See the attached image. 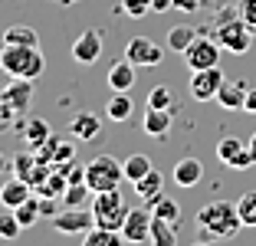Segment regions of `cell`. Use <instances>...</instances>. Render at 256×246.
Here are the masks:
<instances>
[{
    "instance_id": "23",
    "label": "cell",
    "mask_w": 256,
    "mask_h": 246,
    "mask_svg": "<svg viewBox=\"0 0 256 246\" xmlns=\"http://www.w3.org/2000/svg\"><path fill=\"white\" fill-rule=\"evenodd\" d=\"M20 132H23V138H26V148H33V151L43 148L46 138L53 134V132H50V125H46V118H30V122H23Z\"/></svg>"
},
{
    "instance_id": "6",
    "label": "cell",
    "mask_w": 256,
    "mask_h": 246,
    "mask_svg": "<svg viewBox=\"0 0 256 246\" xmlns=\"http://www.w3.org/2000/svg\"><path fill=\"white\" fill-rule=\"evenodd\" d=\"M220 52H224V46H220L214 36H200V33H197V40L181 52V56H184V62H188V69L194 72V69L220 66Z\"/></svg>"
},
{
    "instance_id": "40",
    "label": "cell",
    "mask_w": 256,
    "mask_h": 246,
    "mask_svg": "<svg viewBox=\"0 0 256 246\" xmlns=\"http://www.w3.org/2000/svg\"><path fill=\"white\" fill-rule=\"evenodd\" d=\"M174 7L184 10V14H197V10L204 7V0H174Z\"/></svg>"
},
{
    "instance_id": "27",
    "label": "cell",
    "mask_w": 256,
    "mask_h": 246,
    "mask_svg": "<svg viewBox=\"0 0 256 246\" xmlns=\"http://www.w3.org/2000/svg\"><path fill=\"white\" fill-rule=\"evenodd\" d=\"M197 40V30L194 26H188V23H178V26H171L168 30V50H174V52H184L190 43Z\"/></svg>"
},
{
    "instance_id": "16",
    "label": "cell",
    "mask_w": 256,
    "mask_h": 246,
    "mask_svg": "<svg viewBox=\"0 0 256 246\" xmlns=\"http://www.w3.org/2000/svg\"><path fill=\"white\" fill-rule=\"evenodd\" d=\"M69 132H72L76 142H96L98 132H102V122H98L96 112H79L69 122Z\"/></svg>"
},
{
    "instance_id": "7",
    "label": "cell",
    "mask_w": 256,
    "mask_h": 246,
    "mask_svg": "<svg viewBox=\"0 0 256 246\" xmlns=\"http://www.w3.org/2000/svg\"><path fill=\"white\" fill-rule=\"evenodd\" d=\"M125 60L135 69H154V66H161V60H164V50H161V43H154L151 36H132L128 46H125Z\"/></svg>"
},
{
    "instance_id": "19",
    "label": "cell",
    "mask_w": 256,
    "mask_h": 246,
    "mask_svg": "<svg viewBox=\"0 0 256 246\" xmlns=\"http://www.w3.org/2000/svg\"><path fill=\"white\" fill-rule=\"evenodd\" d=\"M135 72L138 69L132 66L128 60H115L112 62V69H108V89L112 92H132V86H135Z\"/></svg>"
},
{
    "instance_id": "41",
    "label": "cell",
    "mask_w": 256,
    "mask_h": 246,
    "mask_svg": "<svg viewBox=\"0 0 256 246\" xmlns=\"http://www.w3.org/2000/svg\"><path fill=\"white\" fill-rule=\"evenodd\" d=\"M243 112L256 115V89H250V92H246V102H243Z\"/></svg>"
},
{
    "instance_id": "37",
    "label": "cell",
    "mask_w": 256,
    "mask_h": 246,
    "mask_svg": "<svg viewBox=\"0 0 256 246\" xmlns=\"http://www.w3.org/2000/svg\"><path fill=\"white\" fill-rule=\"evenodd\" d=\"M56 171H62V174H66V180H69V184H82V180H86V164L69 161V164H60Z\"/></svg>"
},
{
    "instance_id": "35",
    "label": "cell",
    "mask_w": 256,
    "mask_h": 246,
    "mask_svg": "<svg viewBox=\"0 0 256 246\" xmlns=\"http://www.w3.org/2000/svg\"><path fill=\"white\" fill-rule=\"evenodd\" d=\"M118 10L128 20H142L151 14V0H118Z\"/></svg>"
},
{
    "instance_id": "8",
    "label": "cell",
    "mask_w": 256,
    "mask_h": 246,
    "mask_svg": "<svg viewBox=\"0 0 256 246\" xmlns=\"http://www.w3.org/2000/svg\"><path fill=\"white\" fill-rule=\"evenodd\" d=\"M53 226H56V233H62V236H82V233H89L92 226H96V216H92V210L66 207V210H60V214L53 216Z\"/></svg>"
},
{
    "instance_id": "14",
    "label": "cell",
    "mask_w": 256,
    "mask_h": 246,
    "mask_svg": "<svg viewBox=\"0 0 256 246\" xmlns=\"http://www.w3.org/2000/svg\"><path fill=\"white\" fill-rule=\"evenodd\" d=\"M36 158L46 161V164H53V168H60V164L76 161V148H72V142H62V138L50 134L43 148H36Z\"/></svg>"
},
{
    "instance_id": "47",
    "label": "cell",
    "mask_w": 256,
    "mask_h": 246,
    "mask_svg": "<svg viewBox=\"0 0 256 246\" xmlns=\"http://www.w3.org/2000/svg\"><path fill=\"white\" fill-rule=\"evenodd\" d=\"M56 4H60V0H56ZM62 4H66V0H62Z\"/></svg>"
},
{
    "instance_id": "33",
    "label": "cell",
    "mask_w": 256,
    "mask_h": 246,
    "mask_svg": "<svg viewBox=\"0 0 256 246\" xmlns=\"http://www.w3.org/2000/svg\"><path fill=\"white\" fill-rule=\"evenodd\" d=\"M20 233H23V226L16 220V214L4 207V214H0V240H16Z\"/></svg>"
},
{
    "instance_id": "18",
    "label": "cell",
    "mask_w": 256,
    "mask_h": 246,
    "mask_svg": "<svg viewBox=\"0 0 256 246\" xmlns=\"http://www.w3.org/2000/svg\"><path fill=\"white\" fill-rule=\"evenodd\" d=\"M30 197H33V187L23 178H10L7 184L0 187V204H4L7 210H16L23 200H30Z\"/></svg>"
},
{
    "instance_id": "21",
    "label": "cell",
    "mask_w": 256,
    "mask_h": 246,
    "mask_svg": "<svg viewBox=\"0 0 256 246\" xmlns=\"http://www.w3.org/2000/svg\"><path fill=\"white\" fill-rule=\"evenodd\" d=\"M132 187H135V194L142 197V200H148V204H151L158 194H164V174H161L158 168H151V171L144 174V178H138Z\"/></svg>"
},
{
    "instance_id": "10",
    "label": "cell",
    "mask_w": 256,
    "mask_h": 246,
    "mask_svg": "<svg viewBox=\"0 0 256 246\" xmlns=\"http://www.w3.org/2000/svg\"><path fill=\"white\" fill-rule=\"evenodd\" d=\"M151 220H154V214H151L148 207H132L128 210L125 226H122L125 243H148L151 240Z\"/></svg>"
},
{
    "instance_id": "24",
    "label": "cell",
    "mask_w": 256,
    "mask_h": 246,
    "mask_svg": "<svg viewBox=\"0 0 256 246\" xmlns=\"http://www.w3.org/2000/svg\"><path fill=\"white\" fill-rule=\"evenodd\" d=\"M82 246H125V236H122V230L92 226L89 233H82Z\"/></svg>"
},
{
    "instance_id": "15",
    "label": "cell",
    "mask_w": 256,
    "mask_h": 246,
    "mask_svg": "<svg viewBox=\"0 0 256 246\" xmlns=\"http://www.w3.org/2000/svg\"><path fill=\"white\" fill-rule=\"evenodd\" d=\"M246 92H250V86H246V82H240V79H226L224 86H220V92H217L220 108H226V112H243Z\"/></svg>"
},
{
    "instance_id": "26",
    "label": "cell",
    "mask_w": 256,
    "mask_h": 246,
    "mask_svg": "<svg viewBox=\"0 0 256 246\" xmlns=\"http://www.w3.org/2000/svg\"><path fill=\"white\" fill-rule=\"evenodd\" d=\"M148 207H151V214H154V216H161V220H168V224H174V226L181 224V207H178V200H171V197L158 194Z\"/></svg>"
},
{
    "instance_id": "29",
    "label": "cell",
    "mask_w": 256,
    "mask_h": 246,
    "mask_svg": "<svg viewBox=\"0 0 256 246\" xmlns=\"http://www.w3.org/2000/svg\"><path fill=\"white\" fill-rule=\"evenodd\" d=\"M122 168H125V180H132V184H135V180L144 178L154 164H151L148 154H132V158H125V161H122Z\"/></svg>"
},
{
    "instance_id": "44",
    "label": "cell",
    "mask_w": 256,
    "mask_h": 246,
    "mask_svg": "<svg viewBox=\"0 0 256 246\" xmlns=\"http://www.w3.org/2000/svg\"><path fill=\"white\" fill-rule=\"evenodd\" d=\"M7 171H10V161H7L4 154H0V174H7Z\"/></svg>"
},
{
    "instance_id": "34",
    "label": "cell",
    "mask_w": 256,
    "mask_h": 246,
    "mask_svg": "<svg viewBox=\"0 0 256 246\" xmlns=\"http://www.w3.org/2000/svg\"><path fill=\"white\" fill-rule=\"evenodd\" d=\"M36 161H40V158H36V151L30 148V151H23V154H16L14 161H10V168L16 171V178H23V180H26V178H30V171L36 168Z\"/></svg>"
},
{
    "instance_id": "42",
    "label": "cell",
    "mask_w": 256,
    "mask_h": 246,
    "mask_svg": "<svg viewBox=\"0 0 256 246\" xmlns=\"http://www.w3.org/2000/svg\"><path fill=\"white\" fill-rule=\"evenodd\" d=\"M168 7H174V0H151V10H154V14H161V10H168Z\"/></svg>"
},
{
    "instance_id": "28",
    "label": "cell",
    "mask_w": 256,
    "mask_h": 246,
    "mask_svg": "<svg viewBox=\"0 0 256 246\" xmlns=\"http://www.w3.org/2000/svg\"><path fill=\"white\" fill-rule=\"evenodd\" d=\"M4 43H14V46H40V33L33 30V26L16 23V26H7V30H4Z\"/></svg>"
},
{
    "instance_id": "22",
    "label": "cell",
    "mask_w": 256,
    "mask_h": 246,
    "mask_svg": "<svg viewBox=\"0 0 256 246\" xmlns=\"http://www.w3.org/2000/svg\"><path fill=\"white\" fill-rule=\"evenodd\" d=\"M132 112H135V105H132V96H128V92H115L106 102V118L108 122H128Z\"/></svg>"
},
{
    "instance_id": "4",
    "label": "cell",
    "mask_w": 256,
    "mask_h": 246,
    "mask_svg": "<svg viewBox=\"0 0 256 246\" xmlns=\"http://www.w3.org/2000/svg\"><path fill=\"white\" fill-rule=\"evenodd\" d=\"M122 180H125V168H122V161L112 158V154H96L86 164V184L92 187V194L118 190Z\"/></svg>"
},
{
    "instance_id": "45",
    "label": "cell",
    "mask_w": 256,
    "mask_h": 246,
    "mask_svg": "<svg viewBox=\"0 0 256 246\" xmlns=\"http://www.w3.org/2000/svg\"><path fill=\"white\" fill-rule=\"evenodd\" d=\"M190 246H210V243H207V240H197V243H190Z\"/></svg>"
},
{
    "instance_id": "38",
    "label": "cell",
    "mask_w": 256,
    "mask_h": 246,
    "mask_svg": "<svg viewBox=\"0 0 256 246\" xmlns=\"http://www.w3.org/2000/svg\"><path fill=\"white\" fill-rule=\"evenodd\" d=\"M240 16H243V23H246L250 30H253V36H256V0H240Z\"/></svg>"
},
{
    "instance_id": "3",
    "label": "cell",
    "mask_w": 256,
    "mask_h": 246,
    "mask_svg": "<svg viewBox=\"0 0 256 246\" xmlns=\"http://www.w3.org/2000/svg\"><path fill=\"white\" fill-rule=\"evenodd\" d=\"M210 36L217 40L224 50H230L234 56H243V52L250 50V43H253V30L243 23L240 10H220V16L214 20Z\"/></svg>"
},
{
    "instance_id": "36",
    "label": "cell",
    "mask_w": 256,
    "mask_h": 246,
    "mask_svg": "<svg viewBox=\"0 0 256 246\" xmlns=\"http://www.w3.org/2000/svg\"><path fill=\"white\" fill-rule=\"evenodd\" d=\"M148 105L151 108H171V89L168 86H154L148 92Z\"/></svg>"
},
{
    "instance_id": "20",
    "label": "cell",
    "mask_w": 256,
    "mask_h": 246,
    "mask_svg": "<svg viewBox=\"0 0 256 246\" xmlns=\"http://www.w3.org/2000/svg\"><path fill=\"white\" fill-rule=\"evenodd\" d=\"M171 122H174V112L171 108H144V134L151 138H164L171 132Z\"/></svg>"
},
{
    "instance_id": "13",
    "label": "cell",
    "mask_w": 256,
    "mask_h": 246,
    "mask_svg": "<svg viewBox=\"0 0 256 246\" xmlns=\"http://www.w3.org/2000/svg\"><path fill=\"white\" fill-rule=\"evenodd\" d=\"M0 98L10 102L16 108V115H23L33 102V79H10L4 89H0Z\"/></svg>"
},
{
    "instance_id": "39",
    "label": "cell",
    "mask_w": 256,
    "mask_h": 246,
    "mask_svg": "<svg viewBox=\"0 0 256 246\" xmlns=\"http://www.w3.org/2000/svg\"><path fill=\"white\" fill-rule=\"evenodd\" d=\"M14 122H16V108L10 102H4V98H0V132H7Z\"/></svg>"
},
{
    "instance_id": "2",
    "label": "cell",
    "mask_w": 256,
    "mask_h": 246,
    "mask_svg": "<svg viewBox=\"0 0 256 246\" xmlns=\"http://www.w3.org/2000/svg\"><path fill=\"white\" fill-rule=\"evenodd\" d=\"M0 69L10 79H40L46 69V56L40 46H14L4 43L0 50Z\"/></svg>"
},
{
    "instance_id": "31",
    "label": "cell",
    "mask_w": 256,
    "mask_h": 246,
    "mask_svg": "<svg viewBox=\"0 0 256 246\" xmlns=\"http://www.w3.org/2000/svg\"><path fill=\"white\" fill-rule=\"evenodd\" d=\"M14 214H16V220H20L23 230H26V226H33L40 216H43V214H40V197H30V200H23L20 207L14 210Z\"/></svg>"
},
{
    "instance_id": "9",
    "label": "cell",
    "mask_w": 256,
    "mask_h": 246,
    "mask_svg": "<svg viewBox=\"0 0 256 246\" xmlns=\"http://www.w3.org/2000/svg\"><path fill=\"white\" fill-rule=\"evenodd\" d=\"M224 82H226V76L220 72V66L194 69V72H190V98H194V102H210V98H217Z\"/></svg>"
},
{
    "instance_id": "30",
    "label": "cell",
    "mask_w": 256,
    "mask_h": 246,
    "mask_svg": "<svg viewBox=\"0 0 256 246\" xmlns=\"http://www.w3.org/2000/svg\"><path fill=\"white\" fill-rule=\"evenodd\" d=\"M89 197H96V194H92V187L82 180V184H66V190H62L60 200L66 204V207H82Z\"/></svg>"
},
{
    "instance_id": "43",
    "label": "cell",
    "mask_w": 256,
    "mask_h": 246,
    "mask_svg": "<svg viewBox=\"0 0 256 246\" xmlns=\"http://www.w3.org/2000/svg\"><path fill=\"white\" fill-rule=\"evenodd\" d=\"M246 148H250V154H253V161H256V132L250 134V142H246Z\"/></svg>"
},
{
    "instance_id": "17",
    "label": "cell",
    "mask_w": 256,
    "mask_h": 246,
    "mask_svg": "<svg viewBox=\"0 0 256 246\" xmlns=\"http://www.w3.org/2000/svg\"><path fill=\"white\" fill-rule=\"evenodd\" d=\"M171 178H174L178 187H197L204 180V164L197 161V158H181V161L174 164Z\"/></svg>"
},
{
    "instance_id": "46",
    "label": "cell",
    "mask_w": 256,
    "mask_h": 246,
    "mask_svg": "<svg viewBox=\"0 0 256 246\" xmlns=\"http://www.w3.org/2000/svg\"><path fill=\"white\" fill-rule=\"evenodd\" d=\"M66 4H76V0H66Z\"/></svg>"
},
{
    "instance_id": "1",
    "label": "cell",
    "mask_w": 256,
    "mask_h": 246,
    "mask_svg": "<svg viewBox=\"0 0 256 246\" xmlns=\"http://www.w3.org/2000/svg\"><path fill=\"white\" fill-rule=\"evenodd\" d=\"M197 230L204 240H234L243 230V220L236 214V204L210 200L197 210Z\"/></svg>"
},
{
    "instance_id": "11",
    "label": "cell",
    "mask_w": 256,
    "mask_h": 246,
    "mask_svg": "<svg viewBox=\"0 0 256 246\" xmlns=\"http://www.w3.org/2000/svg\"><path fill=\"white\" fill-rule=\"evenodd\" d=\"M217 158L220 164H226V168H234V171H246V168H253V154H250V148L240 142V138H220L217 142Z\"/></svg>"
},
{
    "instance_id": "5",
    "label": "cell",
    "mask_w": 256,
    "mask_h": 246,
    "mask_svg": "<svg viewBox=\"0 0 256 246\" xmlns=\"http://www.w3.org/2000/svg\"><path fill=\"white\" fill-rule=\"evenodd\" d=\"M128 210L132 207H125V197H122L118 190H102V194H96V200H92L96 226H106V230H122Z\"/></svg>"
},
{
    "instance_id": "12",
    "label": "cell",
    "mask_w": 256,
    "mask_h": 246,
    "mask_svg": "<svg viewBox=\"0 0 256 246\" xmlns=\"http://www.w3.org/2000/svg\"><path fill=\"white\" fill-rule=\"evenodd\" d=\"M98 56H102V33L82 30L72 43V60L79 62V66H92V62H98Z\"/></svg>"
},
{
    "instance_id": "25",
    "label": "cell",
    "mask_w": 256,
    "mask_h": 246,
    "mask_svg": "<svg viewBox=\"0 0 256 246\" xmlns=\"http://www.w3.org/2000/svg\"><path fill=\"white\" fill-rule=\"evenodd\" d=\"M151 246H178V226L154 216L151 220Z\"/></svg>"
},
{
    "instance_id": "32",
    "label": "cell",
    "mask_w": 256,
    "mask_h": 246,
    "mask_svg": "<svg viewBox=\"0 0 256 246\" xmlns=\"http://www.w3.org/2000/svg\"><path fill=\"white\" fill-rule=\"evenodd\" d=\"M236 214H240L243 226H256V190H246L236 200Z\"/></svg>"
}]
</instances>
